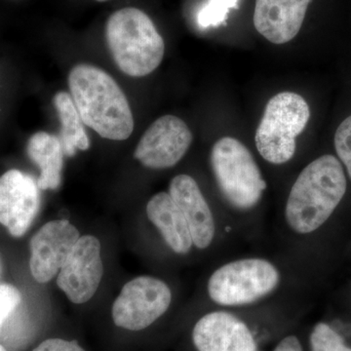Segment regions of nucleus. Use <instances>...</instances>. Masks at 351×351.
Returning <instances> with one entry per match:
<instances>
[{"mask_svg":"<svg viewBox=\"0 0 351 351\" xmlns=\"http://www.w3.org/2000/svg\"><path fill=\"white\" fill-rule=\"evenodd\" d=\"M346 177L343 164L331 154L311 161L302 169L290 193L284 221L297 235L317 232L329 221L346 193Z\"/></svg>","mask_w":351,"mask_h":351,"instance_id":"nucleus-1","label":"nucleus"},{"mask_svg":"<svg viewBox=\"0 0 351 351\" xmlns=\"http://www.w3.org/2000/svg\"><path fill=\"white\" fill-rule=\"evenodd\" d=\"M71 99L83 123L113 141L130 137L133 114L126 96L114 80L90 64H78L69 75Z\"/></svg>","mask_w":351,"mask_h":351,"instance_id":"nucleus-2","label":"nucleus"},{"mask_svg":"<svg viewBox=\"0 0 351 351\" xmlns=\"http://www.w3.org/2000/svg\"><path fill=\"white\" fill-rule=\"evenodd\" d=\"M107 40L115 63L126 75L142 77L162 62V36L140 9L128 7L113 13L107 23Z\"/></svg>","mask_w":351,"mask_h":351,"instance_id":"nucleus-3","label":"nucleus"},{"mask_svg":"<svg viewBox=\"0 0 351 351\" xmlns=\"http://www.w3.org/2000/svg\"><path fill=\"white\" fill-rule=\"evenodd\" d=\"M282 283L276 263L265 258H237L219 265L208 279L210 300L219 306H250L274 294Z\"/></svg>","mask_w":351,"mask_h":351,"instance_id":"nucleus-4","label":"nucleus"},{"mask_svg":"<svg viewBox=\"0 0 351 351\" xmlns=\"http://www.w3.org/2000/svg\"><path fill=\"white\" fill-rule=\"evenodd\" d=\"M210 161L219 193L230 206L241 212L258 206L267 182L241 142L232 137L219 138L212 147Z\"/></svg>","mask_w":351,"mask_h":351,"instance_id":"nucleus-5","label":"nucleus"},{"mask_svg":"<svg viewBox=\"0 0 351 351\" xmlns=\"http://www.w3.org/2000/svg\"><path fill=\"white\" fill-rule=\"evenodd\" d=\"M309 119L311 110L301 95L282 92L272 97L256 132L258 154L274 165L289 162L295 156V138Z\"/></svg>","mask_w":351,"mask_h":351,"instance_id":"nucleus-6","label":"nucleus"},{"mask_svg":"<svg viewBox=\"0 0 351 351\" xmlns=\"http://www.w3.org/2000/svg\"><path fill=\"white\" fill-rule=\"evenodd\" d=\"M172 299V291L161 279L136 277L123 286L113 302V322L122 329L141 331L166 313Z\"/></svg>","mask_w":351,"mask_h":351,"instance_id":"nucleus-7","label":"nucleus"},{"mask_svg":"<svg viewBox=\"0 0 351 351\" xmlns=\"http://www.w3.org/2000/svg\"><path fill=\"white\" fill-rule=\"evenodd\" d=\"M193 138L184 120L175 115H164L145 131L134 157L151 169H168L186 156Z\"/></svg>","mask_w":351,"mask_h":351,"instance_id":"nucleus-8","label":"nucleus"},{"mask_svg":"<svg viewBox=\"0 0 351 351\" xmlns=\"http://www.w3.org/2000/svg\"><path fill=\"white\" fill-rule=\"evenodd\" d=\"M104 274L101 243L93 235H84L58 274L57 284L73 304H85L94 297Z\"/></svg>","mask_w":351,"mask_h":351,"instance_id":"nucleus-9","label":"nucleus"},{"mask_svg":"<svg viewBox=\"0 0 351 351\" xmlns=\"http://www.w3.org/2000/svg\"><path fill=\"white\" fill-rule=\"evenodd\" d=\"M80 232L66 219H56L44 225L31 240L29 269L38 283L54 278L71 255Z\"/></svg>","mask_w":351,"mask_h":351,"instance_id":"nucleus-10","label":"nucleus"},{"mask_svg":"<svg viewBox=\"0 0 351 351\" xmlns=\"http://www.w3.org/2000/svg\"><path fill=\"white\" fill-rule=\"evenodd\" d=\"M38 186L31 176L10 170L0 177V223L13 237L27 232L40 206Z\"/></svg>","mask_w":351,"mask_h":351,"instance_id":"nucleus-11","label":"nucleus"},{"mask_svg":"<svg viewBox=\"0 0 351 351\" xmlns=\"http://www.w3.org/2000/svg\"><path fill=\"white\" fill-rule=\"evenodd\" d=\"M193 341L198 351H257L250 328L225 311L202 316L193 328Z\"/></svg>","mask_w":351,"mask_h":351,"instance_id":"nucleus-12","label":"nucleus"},{"mask_svg":"<svg viewBox=\"0 0 351 351\" xmlns=\"http://www.w3.org/2000/svg\"><path fill=\"white\" fill-rule=\"evenodd\" d=\"M168 193L186 217L193 245L199 250H206L216 239L217 223L197 182L189 175L176 176Z\"/></svg>","mask_w":351,"mask_h":351,"instance_id":"nucleus-13","label":"nucleus"},{"mask_svg":"<svg viewBox=\"0 0 351 351\" xmlns=\"http://www.w3.org/2000/svg\"><path fill=\"white\" fill-rule=\"evenodd\" d=\"M311 0H256L254 25L271 43L284 44L299 34Z\"/></svg>","mask_w":351,"mask_h":351,"instance_id":"nucleus-14","label":"nucleus"},{"mask_svg":"<svg viewBox=\"0 0 351 351\" xmlns=\"http://www.w3.org/2000/svg\"><path fill=\"white\" fill-rule=\"evenodd\" d=\"M147 215L176 254L186 255L195 246L186 217L169 193H158L152 196L147 204Z\"/></svg>","mask_w":351,"mask_h":351,"instance_id":"nucleus-15","label":"nucleus"},{"mask_svg":"<svg viewBox=\"0 0 351 351\" xmlns=\"http://www.w3.org/2000/svg\"><path fill=\"white\" fill-rule=\"evenodd\" d=\"M29 158L40 168L38 186L41 189H56L61 184L64 149L55 136L38 132L27 144Z\"/></svg>","mask_w":351,"mask_h":351,"instance_id":"nucleus-16","label":"nucleus"},{"mask_svg":"<svg viewBox=\"0 0 351 351\" xmlns=\"http://www.w3.org/2000/svg\"><path fill=\"white\" fill-rule=\"evenodd\" d=\"M54 104L62 124L61 143L64 152L73 156L76 149L87 151L89 138L71 97L66 92H59L55 96Z\"/></svg>","mask_w":351,"mask_h":351,"instance_id":"nucleus-17","label":"nucleus"},{"mask_svg":"<svg viewBox=\"0 0 351 351\" xmlns=\"http://www.w3.org/2000/svg\"><path fill=\"white\" fill-rule=\"evenodd\" d=\"M311 351H351L345 341L330 325L320 322L314 326L309 338Z\"/></svg>","mask_w":351,"mask_h":351,"instance_id":"nucleus-18","label":"nucleus"},{"mask_svg":"<svg viewBox=\"0 0 351 351\" xmlns=\"http://www.w3.org/2000/svg\"><path fill=\"white\" fill-rule=\"evenodd\" d=\"M237 1L239 0H210L198 13V24L203 29L223 24L228 11L237 6Z\"/></svg>","mask_w":351,"mask_h":351,"instance_id":"nucleus-19","label":"nucleus"},{"mask_svg":"<svg viewBox=\"0 0 351 351\" xmlns=\"http://www.w3.org/2000/svg\"><path fill=\"white\" fill-rule=\"evenodd\" d=\"M335 149L351 180V115L341 122L335 134Z\"/></svg>","mask_w":351,"mask_h":351,"instance_id":"nucleus-20","label":"nucleus"},{"mask_svg":"<svg viewBox=\"0 0 351 351\" xmlns=\"http://www.w3.org/2000/svg\"><path fill=\"white\" fill-rule=\"evenodd\" d=\"M22 301V295L15 286L11 284L0 285V326L13 313Z\"/></svg>","mask_w":351,"mask_h":351,"instance_id":"nucleus-21","label":"nucleus"},{"mask_svg":"<svg viewBox=\"0 0 351 351\" xmlns=\"http://www.w3.org/2000/svg\"><path fill=\"white\" fill-rule=\"evenodd\" d=\"M32 351H85L75 341L62 339H48Z\"/></svg>","mask_w":351,"mask_h":351,"instance_id":"nucleus-22","label":"nucleus"},{"mask_svg":"<svg viewBox=\"0 0 351 351\" xmlns=\"http://www.w3.org/2000/svg\"><path fill=\"white\" fill-rule=\"evenodd\" d=\"M274 351H304L300 339L295 336H287L279 341Z\"/></svg>","mask_w":351,"mask_h":351,"instance_id":"nucleus-23","label":"nucleus"},{"mask_svg":"<svg viewBox=\"0 0 351 351\" xmlns=\"http://www.w3.org/2000/svg\"><path fill=\"white\" fill-rule=\"evenodd\" d=\"M2 274V261L1 257H0V277H1Z\"/></svg>","mask_w":351,"mask_h":351,"instance_id":"nucleus-24","label":"nucleus"},{"mask_svg":"<svg viewBox=\"0 0 351 351\" xmlns=\"http://www.w3.org/2000/svg\"><path fill=\"white\" fill-rule=\"evenodd\" d=\"M0 351H7L3 346L0 345Z\"/></svg>","mask_w":351,"mask_h":351,"instance_id":"nucleus-25","label":"nucleus"},{"mask_svg":"<svg viewBox=\"0 0 351 351\" xmlns=\"http://www.w3.org/2000/svg\"><path fill=\"white\" fill-rule=\"evenodd\" d=\"M98 1H107V0H98Z\"/></svg>","mask_w":351,"mask_h":351,"instance_id":"nucleus-26","label":"nucleus"}]
</instances>
